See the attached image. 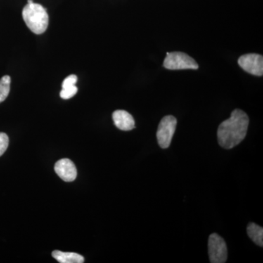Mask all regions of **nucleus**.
<instances>
[{
	"label": "nucleus",
	"mask_w": 263,
	"mask_h": 263,
	"mask_svg": "<svg viewBox=\"0 0 263 263\" xmlns=\"http://www.w3.org/2000/svg\"><path fill=\"white\" fill-rule=\"evenodd\" d=\"M249 124L247 114L240 109H235L229 119L221 123L218 128L219 144L226 149L238 146L247 136Z\"/></svg>",
	"instance_id": "obj_1"
},
{
	"label": "nucleus",
	"mask_w": 263,
	"mask_h": 263,
	"mask_svg": "<svg viewBox=\"0 0 263 263\" xmlns=\"http://www.w3.org/2000/svg\"><path fill=\"white\" fill-rule=\"evenodd\" d=\"M22 16L28 28L34 34H43L48 28L49 16L47 10L41 5L27 3L22 11Z\"/></svg>",
	"instance_id": "obj_2"
},
{
	"label": "nucleus",
	"mask_w": 263,
	"mask_h": 263,
	"mask_svg": "<svg viewBox=\"0 0 263 263\" xmlns=\"http://www.w3.org/2000/svg\"><path fill=\"white\" fill-rule=\"evenodd\" d=\"M164 67L168 70H197L199 66L195 60L183 52L167 53L163 62Z\"/></svg>",
	"instance_id": "obj_3"
},
{
	"label": "nucleus",
	"mask_w": 263,
	"mask_h": 263,
	"mask_svg": "<svg viewBox=\"0 0 263 263\" xmlns=\"http://www.w3.org/2000/svg\"><path fill=\"white\" fill-rule=\"evenodd\" d=\"M177 126V119L174 116H166L161 120L157 132V141L162 148H167L171 145Z\"/></svg>",
	"instance_id": "obj_4"
},
{
	"label": "nucleus",
	"mask_w": 263,
	"mask_h": 263,
	"mask_svg": "<svg viewBox=\"0 0 263 263\" xmlns=\"http://www.w3.org/2000/svg\"><path fill=\"white\" fill-rule=\"evenodd\" d=\"M209 254L212 263H224L228 259V248L226 241L216 233H213L209 238Z\"/></svg>",
	"instance_id": "obj_5"
},
{
	"label": "nucleus",
	"mask_w": 263,
	"mask_h": 263,
	"mask_svg": "<svg viewBox=\"0 0 263 263\" xmlns=\"http://www.w3.org/2000/svg\"><path fill=\"white\" fill-rule=\"evenodd\" d=\"M238 65L248 73L256 76L263 75V57L257 53H247L238 59Z\"/></svg>",
	"instance_id": "obj_6"
},
{
	"label": "nucleus",
	"mask_w": 263,
	"mask_h": 263,
	"mask_svg": "<svg viewBox=\"0 0 263 263\" xmlns=\"http://www.w3.org/2000/svg\"><path fill=\"white\" fill-rule=\"evenodd\" d=\"M54 170L60 179L66 182L73 181L77 176V169L76 165L69 159H62L59 160L55 164Z\"/></svg>",
	"instance_id": "obj_7"
},
{
	"label": "nucleus",
	"mask_w": 263,
	"mask_h": 263,
	"mask_svg": "<svg viewBox=\"0 0 263 263\" xmlns=\"http://www.w3.org/2000/svg\"><path fill=\"white\" fill-rule=\"evenodd\" d=\"M113 120L116 127L122 131H129L136 127L134 119L126 110H117L113 113Z\"/></svg>",
	"instance_id": "obj_8"
},
{
	"label": "nucleus",
	"mask_w": 263,
	"mask_h": 263,
	"mask_svg": "<svg viewBox=\"0 0 263 263\" xmlns=\"http://www.w3.org/2000/svg\"><path fill=\"white\" fill-rule=\"evenodd\" d=\"M53 258L60 263H83L84 258L81 254L74 252H63L61 251H53L52 252Z\"/></svg>",
	"instance_id": "obj_9"
},
{
	"label": "nucleus",
	"mask_w": 263,
	"mask_h": 263,
	"mask_svg": "<svg viewBox=\"0 0 263 263\" xmlns=\"http://www.w3.org/2000/svg\"><path fill=\"white\" fill-rule=\"evenodd\" d=\"M247 234L254 243L263 247V228L254 223H249L247 226Z\"/></svg>",
	"instance_id": "obj_10"
},
{
	"label": "nucleus",
	"mask_w": 263,
	"mask_h": 263,
	"mask_svg": "<svg viewBox=\"0 0 263 263\" xmlns=\"http://www.w3.org/2000/svg\"><path fill=\"white\" fill-rule=\"evenodd\" d=\"M11 79L9 76H5L0 79V103L8 98L10 93Z\"/></svg>",
	"instance_id": "obj_11"
},
{
	"label": "nucleus",
	"mask_w": 263,
	"mask_h": 263,
	"mask_svg": "<svg viewBox=\"0 0 263 263\" xmlns=\"http://www.w3.org/2000/svg\"><path fill=\"white\" fill-rule=\"evenodd\" d=\"M78 92L77 86H72L68 87L62 88L61 92H60V97L64 100H69L75 96L76 93Z\"/></svg>",
	"instance_id": "obj_12"
},
{
	"label": "nucleus",
	"mask_w": 263,
	"mask_h": 263,
	"mask_svg": "<svg viewBox=\"0 0 263 263\" xmlns=\"http://www.w3.org/2000/svg\"><path fill=\"white\" fill-rule=\"evenodd\" d=\"M9 144V138L4 133H0V157L3 155Z\"/></svg>",
	"instance_id": "obj_13"
},
{
	"label": "nucleus",
	"mask_w": 263,
	"mask_h": 263,
	"mask_svg": "<svg viewBox=\"0 0 263 263\" xmlns=\"http://www.w3.org/2000/svg\"><path fill=\"white\" fill-rule=\"evenodd\" d=\"M78 81V77L76 75H70L67 78L62 82V88L68 87V86H75Z\"/></svg>",
	"instance_id": "obj_14"
},
{
	"label": "nucleus",
	"mask_w": 263,
	"mask_h": 263,
	"mask_svg": "<svg viewBox=\"0 0 263 263\" xmlns=\"http://www.w3.org/2000/svg\"><path fill=\"white\" fill-rule=\"evenodd\" d=\"M28 4H31V3H34V1H33V0H28Z\"/></svg>",
	"instance_id": "obj_15"
}]
</instances>
